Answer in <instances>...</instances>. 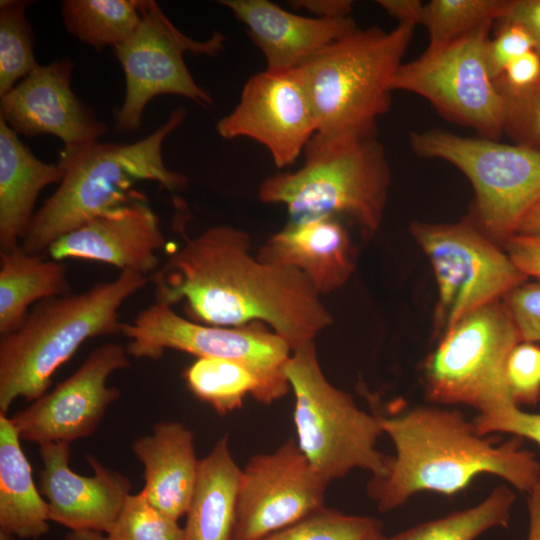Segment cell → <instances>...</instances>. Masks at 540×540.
Returning <instances> with one entry per match:
<instances>
[{"label": "cell", "mask_w": 540, "mask_h": 540, "mask_svg": "<svg viewBox=\"0 0 540 540\" xmlns=\"http://www.w3.org/2000/svg\"><path fill=\"white\" fill-rule=\"evenodd\" d=\"M71 292L67 265L28 253L0 251V336L16 331L36 303Z\"/></svg>", "instance_id": "cell-26"}, {"label": "cell", "mask_w": 540, "mask_h": 540, "mask_svg": "<svg viewBox=\"0 0 540 540\" xmlns=\"http://www.w3.org/2000/svg\"><path fill=\"white\" fill-rule=\"evenodd\" d=\"M521 338L505 303L488 304L446 333L425 365L426 394L438 404H463L491 414L518 406L506 366Z\"/></svg>", "instance_id": "cell-9"}, {"label": "cell", "mask_w": 540, "mask_h": 540, "mask_svg": "<svg viewBox=\"0 0 540 540\" xmlns=\"http://www.w3.org/2000/svg\"><path fill=\"white\" fill-rule=\"evenodd\" d=\"M506 378L515 403L535 404L540 399V348L520 342L511 352Z\"/></svg>", "instance_id": "cell-35"}, {"label": "cell", "mask_w": 540, "mask_h": 540, "mask_svg": "<svg viewBox=\"0 0 540 540\" xmlns=\"http://www.w3.org/2000/svg\"><path fill=\"white\" fill-rule=\"evenodd\" d=\"M415 25L356 27L300 67L324 136H376Z\"/></svg>", "instance_id": "cell-6"}, {"label": "cell", "mask_w": 540, "mask_h": 540, "mask_svg": "<svg viewBox=\"0 0 540 540\" xmlns=\"http://www.w3.org/2000/svg\"><path fill=\"white\" fill-rule=\"evenodd\" d=\"M511 261L527 277L540 280V234H515L504 243Z\"/></svg>", "instance_id": "cell-40"}, {"label": "cell", "mask_w": 540, "mask_h": 540, "mask_svg": "<svg viewBox=\"0 0 540 540\" xmlns=\"http://www.w3.org/2000/svg\"><path fill=\"white\" fill-rule=\"evenodd\" d=\"M73 62L68 58L38 65L1 97L0 118L17 134H50L65 147L97 141L107 125L71 88Z\"/></svg>", "instance_id": "cell-17"}, {"label": "cell", "mask_w": 540, "mask_h": 540, "mask_svg": "<svg viewBox=\"0 0 540 540\" xmlns=\"http://www.w3.org/2000/svg\"><path fill=\"white\" fill-rule=\"evenodd\" d=\"M492 23L448 44L429 48L403 63L392 81L401 90L425 98L441 115L499 140L504 133L506 99L492 79L486 46Z\"/></svg>", "instance_id": "cell-11"}, {"label": "cell", "mask_w": 540, "mask_h": 540, "mask_svg": "<svg viewBox=\"0 0 540 540\" xmlns=\"http://www.w3.org/2000/svg\"><path fill=\"white\" fill-rule=\"evenodd\" d=\"M65 540H110L106 535L94 531H70Z\"/></svg>", "instance_id": "cell-46"}, {"label": "cell", "mask_w": 540, "mask_h": 540, "mask_svg": "<svg viewBox=\"0 0 540 540\" xmlns=\"http://www.w3.org/2000/svg\"><path fill=\"white\" fill-rule=\"evenodd\" d=\"M501 21L521 25L530 35L534 50L540 55V0H512Z\"/></svg>", "instance_id": "cell-41"}, {"label": "cell", "mask_w": 540, "mask_h": 540, "mask_svg": "<svg viewBox=\"0 0 540 540\" xmlns=\"http://www.w3.org/2000/svg\"><path fill=\"white\" fill-rule=\"evenodd\" d=\"M0 540H16V537L0 531Z\"/></svg>", "instance_id": "cell-47"}, {"label": "cell", "mask_w": 540, "mask_h": 540, "mask_svg": "<svg viewBox=\"0 0 540 540\" xmlns=\"http://www.w3.org/2000/svg\"><path fill=\"white\" fill-rule=\"evenodd\" d=\"M247 29L268 69H298L357 26L353 18L323 19L289 12L268 0H221Z\"/></svg>", "instance_id": "cell-20"}, {"label": "cell", "mask_w": 540, "mask_h": 540, "mask_svg": "<svg viewBox=\"0 0 540 540\" xmlns=\"http://www.w3.org/2000/svg\"><path fill=\"white\" fill-rule=\"evenodd\" d=\"M515 500L509 487L498 486L472 507L423 522L385 540H475L490 529L507 527Z\"/></svg>", "instance_id": "cell-28"}, {"label": "cell", "mask_w": 540, "mask_h": 540, "mask_svg": "<svg viewBox=\"0 0 540 540\" xmlns=\"http://www.w3.org/2000/svg\"><path fill=\"white\" fill-rule=\"evenodd\" d=\"M241 473L229 438L223 436L200 459L196 487L185 515V540L233 539Z\"/></svg>", "instance_id": "cell-24"}, {"label": "cell", "mask_w": 540, "mask_h": 540, "mask_svg": "<svg viewBox=\"0 0 540 540\" xmlns=\"http://www.w3.org/2000/svg\"><path fill=\"white\" fill-rule=\"evenodd\" d=\"M28 5L22 0L0 2V97L39 65L34 33L25 15Z\"/></svg>", "instance_id": "cell-31"}, {"label": "cell", "mask_w": 540, "mask_h": 540, "mask_svg": "<svg viewBox=\"0 0 540 540\" xmlns=\"http://www.w3.org/2000/svg\"><path fill=\"white\" fill-rule=\"evenodd\" d=\"M183 377L190 392L224 415L243 405L246 396L257 401L261 383L245 365L220 358H197L188 366Z\"/></svg>", "instance_id": "cell-29"}, {"label": "cell", "mask_w": 540, "mask_h": 540, "mask_svg": "<svg viewBox=\"0 0 540 540\" xmlns=\"http://www.w3.org/2000/svg\"><path fill=\"white\" fill-rule=\"evenodd\" d=\"M380 423L395 448L387 473L368 484L381 512L422 491L454 495L482 474L525 493L540 480V461L523 448L522 438L496 444L458 410L419 406L399 416H380Z\"/></svg>", "instance_id": "cell-2"}, {"label": "cell", "mask_w": 540, "mask_h": 540, "mask_svg": "<svg viewBox=\"0 0 540 540\" xmlns=\"http://www.w3.org/2000/svg\"><path fill=\"white\" fill-rule=\"evenodd\" d=\"M141 0H64L61 14L67 30L101 52L126 41L140 22Z\"/></svg>", "instance_id": "cell-27"}, {"label": "cell", "mask_w": 540, "mask_h": 540, "mask_svg": "<svg viewBox=\"0 0 540 540\" xmlns=\"http://www.w3.org/2000/svg\"><path fill=\"white\" fill-rule=\"evenodd\" d=\"M148 283V276L123 270L112 281L36 303L16 331L0 336V413L19 397L33 402L48 392L86 340L121 334L120 307Z\"/></svg>", "instance_id": "cell-4"}, {"label": "cell", "mask_w": 540, "mask_h": 540, "mask_svg": "<svg viewBox=\"0 0 540 540\" xmlns=\"http://www.w3.org/2000/svg\"><path fill=\"white\" fill-rule=\"evenodd\" d=\"M386 536L384 534L380 535L378 538H376L375 540H385Z\"/></svg>", "instance_id": "cell-48"}, {"label": "cell", "mask_w": 540, "mask_h": 540, "mask_svg": "<svg viewBox=\"0 0 540 540\" xmlns=\"http://www.w3.org/2000/svg\"><path fill=\"white\" fill-rule=\"evenodd\" d=\"M121 334L129 342V356L159 359L167 349L197 358H220L239 362L259 378L258 402L270 405L284 397L290 385L284 372L292 350L289 344L264 324L221 327L194 322L178 315L172 306L155 301L123 323Z\"/></svg>", "instance_id": "cell-10"}, {"label": "cell", "mask_w": 540, "mask_h": 540, "mask_svg": "<svg viewBox=\"0 0 540 540\" xmlns=\"http://www.w3.org/2000/svg\"><path fill=\"white\" fill-rule=\"evenodd\" d=\"M480 435L507 433L540 445V413H530L514 406L491 414H478L472 421Z\"/></svg>", "instance_id": "cell-37"}, {"label": "cell", "mask_w": 540, "mask_h": 540, "mask_svg": "<svg viewBox=\"0 0 540 540\" xmlns=\"http://www.w3.org/2000/svg\"><path fill=\"white\" fill-rule=\"evenodd\" d=\"M64 170L59 163L39 160L0 118V249L21 244L35 214L40 192L60 182Z\"/></svg>", "instance_id": "cell-23"}, {"label": "cell", "mask_w": 540, "mask_h": 540, "mask_svg": "<svg viewBox=\"0 0 540 540\" xmlns=\"http://www.w3.org/2000/svg\"><path fill=\"white\" fill-rule=\"evenodd\" d=\"M410 231L432 265L439 295L436 317L446 330L528 278L493 240L467 222H413Z\"/></svg>", "instance_id": "cell-13"}, {"label": "cell", "mask_w": 540, "mask_h": 540, "mask_svg": "<svg viewBox=\"0 0 540 540\" xmlns=\"http://www.w3.org/2000/svg\"><path fill=\"white\" fill-rule=\"evenodd\" d=\"M504 133L514 144L540 150V83L524 93L505 96Z\"/></svg>", "instance_id": "cell-34"}, {"label": "cell", "mask_w": 540, "mask_h": 540, "mask_svg": "<svg viewBox=\"0 0 540 540\" xmlns=\"http://www.w3.org/2000/svg\"><path fill=\"white\" fill-rule=\"evenodd\" d=\"M165 247L157 214L137 198L66 234L48 253L59 261L85 259L150 276L160 267L157 251Z\"/></svg>", "instance_id": "cell-19"}, {"label": "cell", "mask_w": 540, "mask_h": 540, "mask_svg": "<svg viewBox=\"0 0 540 540\" xmlns=\"http://www.w3.org/2000/svg\"><path fill=\"white\" fill-rule=\"evenodd\" d=\"M527 495L529 525L526 540H540V480Z\"/></svg>", "instance_id": "cell-44"}, {"label": "cell", "mask_w": 540, "mask_h": 540, "mask_svg": "<svg viewBox=\"0 0 540 540\" xmlns=\"http://www.w3.org/2000/svg\"><path fill=\"white\" fill-rule=\"evenodd\" d=\"M284 372L295 397L296 442L315 471L328 483L354 469L383 477L391 457L377 449L380 416L359 408L327 380L314 342L292 351Z\"/></svg>", "instance_id": "cell-7"}, {"label": "cell", "mask_w": 540, "mask_h": 540, "mask_svg": "<svg viewBox=\"0 0 540 540\" xmlns=\"http://www.w3.org/2000/svg\"><path fill=\"white\" fill-rule=\"evenodd\" d=\"M132 450L144 466L145 485L141 492L145 497L176 520L185 516L200 465L192 431L180 422H158L151 434L133 442Z\"/></svg>", "instance_id": "cell-22"}, {"label": "cell", "mask_w": 540, "mask_h": 540, "mask_svg": "<svg viewBox=\"0 0 540 540\" xmlns=\"http://www.w3.org/2000/svg\"><path fill=\"white\" fill-rule=\"evenodd\" d=\"M225 36L215 32L204 41L183 34L153 0H141L140 22L133 34L113 48L125 75V97L115 110V129L134 132L142 125L146 105L156 96L173 94L208 107L209 93L193 79L185 62L186 52L214 56Z\"/></svg>", "instance_id": "cell-12"}, {"label": "cell", "mask_w": 540, "mask_h": 540, "mask_svg": "<svg viewBox=\"0 0 540 540\" xmlns=\"http://www.w3.org/2000/svg\"><path fill=\"white\" fill-rule=\"evenodd\" d=\"M518 233L540 234V202L525 217Z\"/></svg>", "instance_id": "cell-45"}, {"label": "cell", "mask_w": 540, "mask_h": 540, "mask_svg": "<svg viewBox=\"0 0 540 540\" xmlns=\"http://www.w3.org/2000/svg\"><path fill=\"white\" fill-rule=\"evenodd\" d=\"M216 128L224 139L245 137L258 142L279 169L295 163L317 133L300 69L266 68L250 76L238 104Z\"/></svg>", "instance_id": "cell-15"}, {"label": "cell", "mask_w": 540, "mask_h": 540, "mask_svg": "<svg viewBox=\"0 0 540 540\" xmlns=\"http://www.w3.org/2000/svg\"><path fill=\"white\" fill-rule=\"evenodd\" d=\"M504 96H514L540 83V55L533 49L514 59L495 81Z\"/></svg>", "instance_id": "cell-39"}, {"label": "cell", "mask_w": 540, "mask_h": 540, "mask_svg": "<svg viewBox=\"0 0 540 540\" xmlns=\"http://www.w3.org/2000/svg\"><path fill=\"white\" fill-rule=\"evenodd\" d=\"M512 0H432L424 5L421 24L434 48L455 41L479 27L501 21Z\"/></svg>", "instance_id": "cell-30"}, {"label": "cell", "mask_w": 540, "mask_h": 540, "mask_svg": "<svg viewBox=\"0 0 540 540\" xmlns=\"http://www.w3.org/2000/svg\"><path fill=\"white\" fill-rule=\"evenodd\" d=\"M40 456L39 491L48 503L50 521L70 531L107 534L130 495L128 478L92 455L86 459L94 475L75 473L69 466L70 443L66 442L41 445Z\"/></svg>", "instance_id": "cell-18"}, {"label": "cell", "mask_w": 540, "mask_h": 540, "mask_svg": "<svg viewBox=\"0 0 540 540\" xmlns=\"http://www.w3.org/2000/svg\"><path fill=\"white\" fill-rule=\"evenodd\" d=\"M409 144L416 155L446 161L469 179L481 231L494 242L517 234L540 202V150L442 129L414 131Z\"/></svg>", "instance_id": "cell-8"}, {"label": "cell", "mask_w": 540, "mask_h": 540, "mask_svg": "<svg viewBox=\"0 0 540 540\" xmlns=\"http://www.w3.org/2000/svg\"><path fill=\"white\" fill-rule=\"evenodd\" d=\"M178 107L167 121L147 137L130 144L92 141L65 147L58 163L64 170L59 187L35 212L21 246L43 255L66 234L88 221L128 203V190L142 180L179 190L187 178L168 169L162 158L165 138L185 119Z\"/></svg>", "instance_id": "cell-3"}, {"label": "cell", "mask_w": 540, "mask_h": 540, "mask_svg": "<svg viewBox=\"0 0 540 540\" xmlns=\"http://www.w3.org/2000/svg\"><path fill=\"white\" fill-rule=\"evenodd\" d=\"M256 257L265 263L297 269L319 295L345 285L354 271L350 237L335 217L288 222L268 239Z\"/></svg>", "instance_id": "cell-21"}, {"label": "cell", "mask_w": 540, "mask_h": 540, "mask_svg": "<svg viewBox=\"0 0 540 540\" xmlns=\"http://www.w3.org/2000/svg\"><path fill=\"white\" fill-rule=\"evenodd\" d=\"M249 235L218 225L185 238L151 274L155 301H184L188 319L212 326L268 325L294 351L314 342L333 318L297 269L260 261Z\"/></svg>", "instance_id": "cell-1"}, {"label": "cell", "mask_w": 540, "mask_h": 540, "mask_svg": "<svg viewBox=\"0 0 540 540\" xmlns=\"http://www.w3.org/2000/svg\"><path fill=\"white\" fill-rule=\"evenodd\" d=\"M382 534V523L376 518L324 506L260 540H375Z\"/></svg>", "instance_id": "cell-32"}, {"label": "cell", "mask_w": 540, "mask_h": 540, "mask_svg": "<svg viewBox=\"0 0 540 540\" xmlns=\"http://www.w3.org/2000/svg\"><path fill=\"white\" fill-rule=\"evenodd\" d=\"M500 22L497 35L490 38L486 46V62L494 81L514 59L534 49L530 35L521 25L508 21Z\"/></svg>", "instance_id": "cell-36"}, {"label": "cell", "mask_w": 540, "mask_h": 540, "mask_svg": "<svg viewBox=\"0 0 540 540\" xmlns=\"http://www.w3.org/2000/svg\"><path fill=\"white\" fill-rule=\"evenodd\" d=\"M107 536L110 540H185L178 520L155 507L141 491L128 496Z\"/></svg>", "instance_id": "cell-33"}, {"label": "cell", "mask_w": 540, "mask_h": 540, "mask_svg": "<svg viewBox=\"0 0 540 540\" xmlns=\"http://www.w3.org/2000/svg\"><path fill=\"white\" fill-rule=\"evenodd\" d=\"M328 482L293 439L242 469L232 540H260L325 506Z\"/></svg>", "instance_id": "cell-14"}, {"label": "cell", "mask_w": 540, "mask_h": 540, "mask_svg": "<svg viewBox=\"0 0 540 540\" xmlns=\"http://www.w3.org/2000/svg\"><path fill=\"white\" fill-rule=\"evenodd\" d=\"M20 437L6 413H0V531L37 539L49 531V506L37 490Z\"/></svg>", "instance_id": "cell-25"}, {"label": "cell", "mask_w": 540, "mask_h": 540, "mask_svg": "<svg viewBox=\"0 0 540 540\" xmlns=\"http://www.w3.org/2000/svg\"><path fill=\"white\" fill-rule=\"evenodd\" d=\"M289 5L323 19L350 17L353 8L350 0H293L289 1Z\"/></svg>", "instance_id": "cell-42"}, {"label": "cell", "mask_w": 540, "mask_h": 540, "mask_svg": "<svg viewBox=\"0 0 540 540\" xmlns=\"http://www.w3.org/2000/svg\"><path fill=\"white\" fill-rule=\"evenodd\" d=\"M504 298L521 341H540V283H523Z\"/></svg>", "instance_id": "cell-38"}, {"label": "cell", "mask_w": 540, "mask_h": 540, "mask_svg": "<svg viewBox=\"0 0 540 540\" xmlns=\"http://www.w3.org/2000/svg\"><path fill=\"white\" fill-rule=\"evenodd\" d=\"M128 357L121 344L96 347L71 376L10 417L20 439L41 446L90 436L120 397V390L106 382L115 371L130 367Z\"/></svg>", "instance_id": "cell-16"}, {"label": "cell", "mask_w": 540, "mask_h": 540, "mask_svg": "<svg viewBox=\"0 0 540 540\" xmlns=\"http://www.w3.org/2000/svg\"><path fill=\"white\" fill-rule=\"evenodd\" d=\"M377 3L398 20V24H421L425 4L419 0H378Z\"/></svg>", "instance_id": "cell-43"}, {"label": "cell", "mask_w": 540, "mask_h": 540, "mask_svg": "<svg viewBox=\"0 0 540 540\" xmlns=\"http://www.w3.org/2000/svg\"><path fill=\"white\" fill-rule=\"evenodd\" d=\"M303 153L299 169L261 183L260 201L284 205L289 223L345 216L365 237L374 235L383 220L391 181L385 149L376 136L315 134Z\"/></svg>", "instance_id": "cell-5"}]
</instances>
